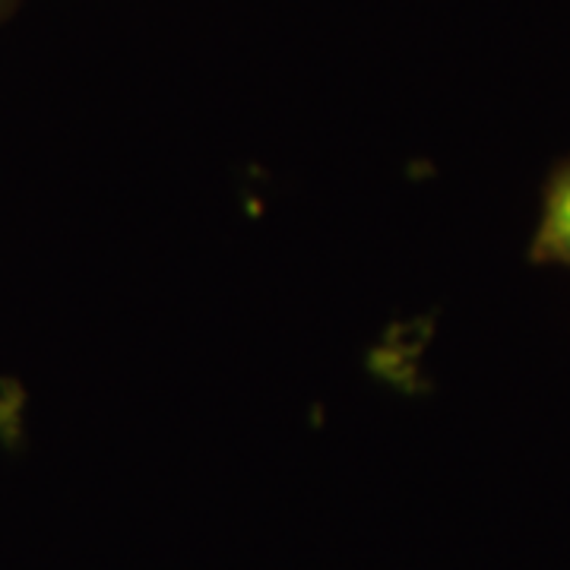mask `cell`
Returning <instances> with one entry per match:
<instances>
[{"mask_svg":"<svg viewBox=\"0 0 570 570\" xmlns=\"http://www.w3.org/2000/svg\"><path fill=\"white\" fill-rule=\"evenodd\" d=\"M530 257L535 264L570 266V159L558 165L546 184Z\"/></svg>","mask_w":570,"mask_h":570,"instance_id":"1","label":"cell"},{"mask_svg":"<svg viewBox=\"0 0 570 570\" xmlns=\"http://www.w3.org/2000/svg\"><path fill=\"white\" fill-rule=\"evenodd\" d=\"M13 3H17V0H0V20L13 10Z\"/></svg>","mask_w":570,"mask_h":570,"instance_id":"2","label":"cell"}]
</instances>
